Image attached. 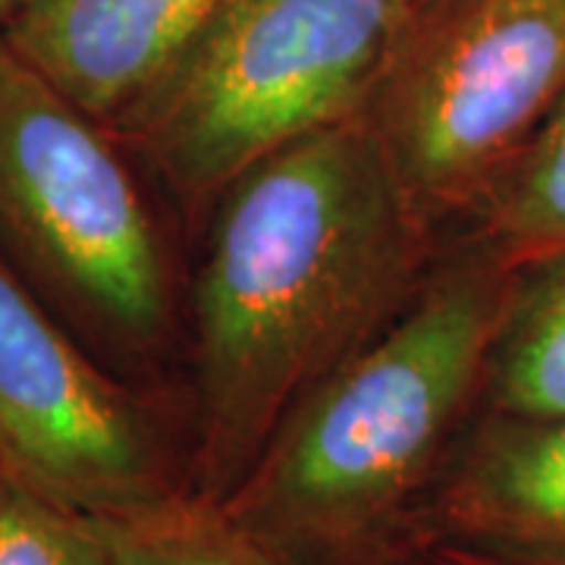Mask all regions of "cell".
<instances>
[{"label":"cell","mask_w":565,"mask_h":565,"mask_svg":"<svg viewBox=\"0 0 565 565\" xmlns=\"http://www.w3.org/2000/svg\"><path fill=\"white\" fill-rule=\"evenodd\" d=\"M446 245L359 117L233 182L189 286V490L221 503L289 412L403 315Z\"/></svg>","instance_id":"1"},{"label":"cell","mask_w":565,"mask_h":565,"mask_svg":"<svg viewBox=\"0 0 565 565\" xmlns=\"http://www.w3.org/2000/svg\"><path fill=\"white\" fill-rule=\"evenodd\" d=\"M509 286L487 248L446 245L403 315L277 427L221 500L230 522L277 565H424Z\"/></svg>","instance_id":"2"},{"label":"cell","mask_w":565,"mask_h":565,"mask_svg":"<svg viewBox=\"0 0 565 565\" xmlns=\"http://www.w3.org/2000/svg\"><path fill=\"white\" fill-rule=\"evenodd\" d=\"M0 255L122 381H151L180 327L161 223L120 136L0 35Z\"/></svg>","instance_id":"3"},{"label":"cell","mask_w":565,"mask_h":565,"mask_svg":"<svg viewBox=\"0 0 565 565\" xmlns=\"http://www.w3.org/2000/svg\"><path fill=\"white\" fill-rule=\"evenodd\" d=\"M418 0H233L114 132L185 221L289 145L355 120Z\"/></svg>","instance_id":"4"},{"label":"cell","mask_w":565,"mask_h":565,"mask_svg":"<svg viewBox=\"0 0 565 565\" xmlns=\"http://www.w3.org/2000/svg\"><path fill=\"white\" fill-rule=\"evenodd\" d=\"M565 98V0H418L359 120L444 243Z\"/></svg>","instance_id":"5"},{"label":"cell","mask_w":565,"mask_h":565,"mask_svg":"<svg viewBox=\"0 0 565 565\" xmlns=\"http://www.w3.org/2000/svg\"><path fill=\"white\" fill-rule=\"evenodd\" d=\"M0 468L92 519L189 490L154 403L85 349L3 255Z\"/></svg>","instance_id":"6"},{"label":"cell","mask_w":565,"mask_h":565,"mask_svg":"<svg viewBox=\"0 0 565 565\" xmlns=\"http://www.w3.org/2000/svg\"><path fill=\"white\" fill-rule=\"evenodd\" d=\"M233 0H25L0 35L110 129L161 85Z\"/></svg>","instance_id":"7"},{"label":"cell","mask_w":565,"mask_h":565,"mask_svg":"<svg viewBox=\"0 0 565 565\" xmlns=\"http://www.w3.org/2000/svg\"><path fill=\"white\" fill-rule=\"evenodd\" d=\"M437 544L565 565V415H475L430 503Z\"/></svg>","instance_id":"8"},{"label":"cell","mask_w":565,"mask_h":565,"mask_svg":"<svg viewBox=\"0 0 565 565\" xmlns=\"http://www.w3.org/2000/svg\"><path fill=\"white\" fill-rule=\"evenodd\" d=\"M484 412L565 415V252L512 270L487 355Z\"/></svg>","instance_id":"9"},{"label":"cell","mask_w":565,"mask_h":565,"mask_svg":"<svg viewBox=\"0 0 565 565\" xmlns=\"http://www.w3.org/2000/svg\"><path fill=\"white\" fill-rule=\"evenodd\" d=\"M459 239V236H456ZM462 239L509 270L565 252V98L493 189Z\"/></svg>","instance_id":"10"},{"label":"cell","mask_w":565,"mask_h":565,"mask_svg":"<svg viewBox=\"0 0 565 565\" xmlns=\"http://www.w3.org/2000/svg\"><path fill=\"white\" fill-rule=\"evenodd\" d=\"M95 522L110 565H277L230 522L221 503L192 490Z\"/></svg>","instance_id":"11"},{"label":"cell","mask_w":565,"mask_h":565,"mask_svg":"<svg viewBox=\"0 0 565 565\" xmlns=\"http://www.w3.org/2000/svg\"><path fill=\"white\" fill-rule=\"evenodd\" d=\"M0 565H110L98 522L0 468Z\"/></svg>","instance_id":"12"},{"label":"cell","mask_w":565,"mask_h":565,"mask_svg":"<svg viewBox=\"0 0 565 565\" xmlns=\"http://www.w3.org/2000/svg\"><path fill=\"white\" fill-rule=\"evenodd\" d=\"M424 565H541V563H519V559H503V556L475 553V550H465V546L437 544L427 550Z\"/></svg>","instance_id":"13"},{"label":"cell","mask_w":565,"mask_h":565,"mask_svg":"<svg viewBox=\"0 0 565 565\" xmlns=\"http://www.w3.org/2000/svg\"><path fill=\"white\" fill-rule=\"evenodd\" d=\"M22 3H25V0H0V29H3V22L20 10Z\"/></svg>","instance_id":"14"}]
</instances>
